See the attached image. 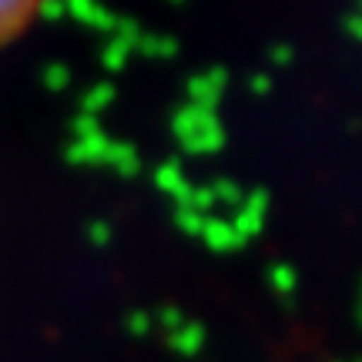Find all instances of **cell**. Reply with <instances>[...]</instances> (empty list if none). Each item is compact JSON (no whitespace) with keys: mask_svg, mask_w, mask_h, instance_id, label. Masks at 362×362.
I'll list each match as a JSON object with an SVG mask.
<instances>
[{"mask_svg":"<svg viewBox=\"0 0 362 362\" xmlns=\"http://www.w3.org/2000/svg\"><path fill=\"white\" fill-rule=\"evenodd\" d=\"M64 13H67L64 0H44V4H40V17H47V21H61Z\"/></svg>","mask_w":362,"mask_h":362,"instance_id":"22","label":"cell"},{"mask_svg":"<svg viewBox=\"0 0 362 362\" xmlns=\"http://www.w3.org/2000/svg\"><path fill=\"white\" fill-rule=\"evenodd\" d=\"M107 144H111L107 134H98V138H88V141H74L71 151H67V161H74V165H104L107 161Z\"/></svg>","mask_w":362,"mask_h":362,"instance_id":"9","label":"cell"},{"mask_svg":"<svg viewBox=\"0 0 362 362\" xmlns=\"http://www.w3.org/2000/svg\"><path fill=\"white\" fill-rule=\"evenodd\" d=\"M265 215H269V192L265 188H252V192H245L242 208L235 211L232 228L248 242V238H255L265 228Z\"/></svg>","mask_w":362,"mask_h":362,"instance_id":"2","label":"cell"},{"mask_svg":"<svg viewBox=\"0 0 362 362\" xmlns=\"http://www.w3.org/2000/svg\"><path fill=\"white\" fill-rule=\"evenodd\" d=\"M74 134H78V141H88V138H98V134H104L101 131V121L90 115H81L78 121H74Z\"/></svg>","mask_w":362,"mask_h":362,"instance_id":"19","label":"cell"},{"mask_svg":"<svg viewBox=\"0 0 362 362\" xmlns=\"http://www.w3.org/2000/svg\"><path fill=\"white\" fill-rule=\"evenodd\" d=\"M211 188V198H215V205H225V208H242L245 202V192H242V185H235L232 178H218L215 185H208Z\"/></svg>","mask_w":362,"mask_h":362,"instance_id":"12","label":"cell"},{"mask_svg":"<svg viewBox=\"0 0 362 362\" xmlns=\"http://www.w3.org/2000/svg\"><path fill=\"white\" fill-rule=\"evenodd\" d=\"M175 228L181 235H202L205 215H198V211H192V208H185V205H175Z\"/></svg>","mask_w":362,"mask_h":362,"instance_id":"15","label":"cell"},{"mask_svg":"<svg viewBox=\"0 0 362 362\" xmlns=\"http://www.w3.org/2000/svg\"><path fill=\"white\" fill-rule=\"evenodd\" d=\"M225 88H228V71L225 67H208L205 74H194L188 81V104L215 111L221 98H225Z\"/></svg>","mask_w":362,"mask_h":362,"instance_id":"1","label":"cell"},{"mask_svg":"<svg viewBox=\"0 0 362 362\" xmlns=\"http://www.w3.org/2000/svg\"><path fill=\"white\" fill-rule=\"evenodd\" d=\"M131 329H144V315H134V319H131Z\"/></svg>","mask_w":362,"mask_h":362,"instance_id":"28","label":"cell"},{"mask_svg":"<svg viewBox=\"0 0 362 362\" xmlns=\"http://www.w3.org/2000/svg\"><path fill=\"white\" fill-rule=\"evenodd\" d=\"M296 282H298V275L292 265H275V269H272V285H275L279 292H292Z\"/></svg>","mask_w":362,"mask_h":362,"instance_id":"18","label":"cell"},{"mask_svg":"<svg viewBox=\"0 0 362 362\" xmlns=\"http://www.w3.org/2000/svg\"><path fill=\"white\" fill-rule=\"evenodd\" d=\"M88 238L94 245H107V242H111V225H107V221H94L88 228Z\"/></svg>","mask_w":362,"mask_h":362,"instance_id":"21","label":"cell"},{"mask_svg":"<svg viewBox=\"0 0 362 362\" xmlns=\"http://www.w3.org/2000/svg\"><path fill=\"white\" fill-rule=\"evenodd\" d=\"M115 84H94V88L81 98V107H84V115H90V117H98V111H104L107 104L115 101Z\"/></svg>","mask_w":362,"mask_h":362,"instance_id":"13","label":"cell"},{"mask_svg":"<svg viewBox=\"0 0 362 362\" xmlns=\"http://www.w3.org/2000/svg\"><path fill=\"white\" fill-rule=\"evenodd\" d=\"M64 4H67V13L78 17L81 24L98 27V30H111L115 27V13L107 7H101V4H94V0H64Z\"/></svg>","mask_w":362,"mask_h":362,"instance_id":"7","label":"cell"},{"mask_svg":"<svg viewBox=\"0 0 362 362\" xmlns=\"http://www.w3.org/2000/svg\"><path fill=\"white\" fill-rule=\"evenodd\" d=\"M248 88H252V94H255V98H265V94L272 90V78H269V74H255V78L248 81Z\"/></svg>","mask_w":362,"mask_h":362,"instance_id":"24","label":"cell"},{"mask_svg":"<svg viewBox=\"0 0 362 362\" xmlns=\"http://www.w3.org/2000/svg\"><path fill=\"white\" fill-rule=\"evenodd\" d=\"M67 81H71V71H67L64 64H54L51 71H47V84H51V88H67Z\"/></svg>","mask_w":362,"mask_h":362,"instance_id":"23","label":"cell"},{"mask_svg":"<svg viewBox=\"0 0 362 362\" xmlns=\"http://www.w3.org/2000/svg\"><path fill=\"white\" fill-rule=\"evenodd\" d=\"M104 165H111L117 175H124V178H134L138 171H141V155H138V148L128 141H111L107 144V161Z\"/></svg>","mask_w":362,"mask_h":362,"instance_id":"8","label":"cell"},{"mask_svg":"<svg viewBox=\"0 0 362 362\" xmlns=\"http://www.w3.org/2000/svg\"><path fill=\"white\" fill-rule=\"evenodd\" d=\"M346 30H349V37L362 40V13H349V21H346Z\"/></svg>","mask_w":362,"mask_h":362,"instance_id":"25","label":"cell"},{"mask_svg":"<svg viewBox=\"0 0 362 362\" xmlns=\"http://www.w3.org/2000/svg\"><path fill=\"white\" fill-rule=\"evenodd\" d=\"M161 319H165L168 325H175V322H178V312H175V309H165V312H161Z\"/></svg>","mask_w":362,"mask_h":362,"instance_id":"27","label":"cell"},{"mask_svg":"<svg viewBox=\"0 0 362 362\" xmlns=\"http://www.w3.org/2000/svg\"><path fill=\"white\" fill-rule=\"evenodd\" d=\"M178 346L181 349H194V346H198V329H185V332H181V339H178Z\"/></svg>","mask_w":362,"mask_h":362,"instance_id":"26","label":"cell"},{"mask_svg":"<svg viewBox=\"0 0 362 362\" xmlns=\"http://www.w3.org/2000/svg\"><path fill=\"white\" fill-rule=\"evenodd\" d=\"M171 4H185V0H171Z\"/></svg>","mask_w":362,"mask_h":362,"instance_id":"29","label":"cell"},{"mask_svg":"<svg viewBox=\"0 0 362 362\" xmlns=\"http://www.w3.org/2000/svg\"><path fill=\"white\" fill-rule=\"evenodd\" d=\"M181 148H185L188 155H215V151L225 148V131H221V124H215V128L194 134L192 141H185Z\"/></svg>","mask_w":362,"mask_h":362,"instance_id":"11","label":"cell"},{"mask_svg":"<svg viewBox=\"0 0 362 362\" xmlns=\"http://www.w3.org/2000/svg\"><path fill=\"white\" fill-rule=\"evenodd\" d=\"M185 208H192V211H198V215H205L215 208V198H211V188H192V194H188V202H185Z\"/></svg>","mask_w":362,"mask_h":362,"instance_id":"17","label":"cell"},{"mask_svg":"<svg viewBox=\"0 0 362 362\" xmlns=\"http://www.w3.org/2000/svg\"><path fill=\"white\" fill-rule=\"evenodd\" d=\"M134 51L144 54V57H175L178 54V40L171 34H148V30H141Z\"/></svg>","mask_w":362,"mask_h":362,"instance_id":"10","label":"cell"},{"mask_svg":"<svg viewBox=\"0 0 362 362\" xmlns=\"http://www.w3.org/2000/svg\"><path fill=\"white\" fill-rule=\"evenodd\" d=\"M202 242H205L211 252H238V248H245V238L232 228V221L228 218H205V228L198 235Z\"/></svg>","mask_w":362,"mask_h":362,"instance_id":"5","label":"cell"},{"mask_svg":"<svg viewBox=\"0 0 362 362\" xmlns=\"http://www.w3.org/2000/svg\"><path fill=\"white\" fill-rule=\"evenodd\" d=\"M296 61V47H288V44H275L269 51V64L272 67H288Z\"/></svg>","mask_w":362,"mask_h":362,"instance_id":"20","label":"cell"},{"mask_svg":"<svg viewBox=\"0 0 362 362\" xmlns=\"http://www.w3.org/2000/svg\"><path fill=\"white\" fill-rule=\"evenodd\" d=\"M111 37L121 40V44H128L131 51H134V44H138V37H141V24H138L134 17H115Z\"/></svg>","mask_w":362,"mask_h":362,"instance_id":"16","label":"cell"},{"mask_svg":"<svg viewBox=\"0 0 362 362\" xmlns=\"http://www.w3.org/2000/svg\"><path fill=\"white\" fill-rule=\"evenodd\" d=\"M131 47L128 44H121V40H107V44H104V51H101V64L107 67V71H121V67L128 64V57H131Z\"/></svg>","mask_w":362,"mask_h":362,"instance_id":"14","label":"cell"},{"mask_svg":"<svg viewBox=\"0 0 362 362\" xmlns=\"http://www.w3.org/2000/svg\"><path fill=\"white\" fill-rule=\"evenodd\" d=\"M44 0H0V47L11 44L34 17H40Z\"/></svg>","mask_w":362,"mask_h":362,"instance_id":"3","label":"cell"},{"mask_svg":"<svg viewBox=\"0 0 362 362\" xmlns=\"http://www.w3.org/2000/svg\"><path fill=\"white\" fill-rule=\"evenodd\" d=\"M155 185L165 194L175 198V205H185V202H188V194H192V188H194V185H188V178H185V171H181L178 161H165V165H158L155 168Z\"/></svg>","mask_w":362,"mask_h":362,"instance_id":"6","label":"cell"},{"mask_svg":"<svg viewBox=\"0 0 362 362\" xmlns=\"http://www.w3.org/2000/svg\"><path fill=\"white\" fill-rule=\"evenodd\" d=\"M215 124H221L218 115H215V111H205V107H194V104H185V107H178V111H175V117H171V131H175L178 144L192 141L194 134H202V131H208V128H215Z\"/></svg>","mask_w":362,"mask_h":362,"instance_id":"4","label":"cell"}]
</instances>
